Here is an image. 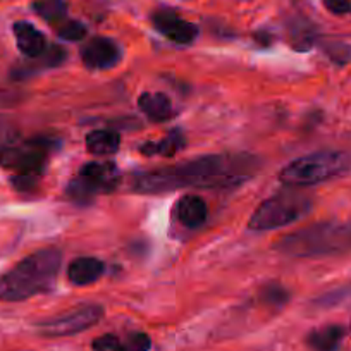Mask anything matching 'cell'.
<instances>
[{"label":"cell","mask_w":351,"mask_h":351,"mask_svg":"<svg viewBox=\"0 0 351 351\" xmlns=\"http://www.w3.org/2000/svg\"><path fill=\"white\" fill-rule=\"evenodd\" d=\"M152 346V341L147 334L136 332L131 334L126 339V343H123V351H148Z\"/></svg>","instance_id":"cell-21"},{"label":"cell","mask_w":351,"mask_h":351,"mask_svg":"<svg viewBox=\"0 0 351 351\" xmlns=\"http://www.w3.org/2000/svg\"><path fill=\"white\" fill-rule=\"evenodd\" d=\"M60 263L62 253L57 248H43L28 255L0 278V300L23 302L52 291Z\"/></svg>","instance_id":"cell-2"},{"label":"cell","mask_w":351,"mask_h":351,"mask_svg":"<svg viewBox=\"0 0 351 351\" xmlns=\"http://www.w3.org/2000/svg\"><path fill=\"white\" fill-rule=\"evenodd\" d=\"M344 336L343 327L339 326H327L322 329H317L310 332L308 346L313 351H337L341 339Z\"/></svg>","instance_id":"cell-17"},{"label":"cell","mask_w":351,"mask_h":351,"mask_svg":"<svg viewBox=\"0 0 351 351\" xmlns=\"http://www.w3.org/2000/svg\"><path fill=\"white\" fill-rule=\"evenodd\" d=\"M208 215L207 204L197 195H186L176 205V217L184 228L197 229L205 224Z\"/></svg>","instance_id":"cell-13"},{"label":"cell","mask_w":351,"mask_h":351,"mask_svg":"<svg viewBox=\"0 0 351 351\" xmlns=\"http://www.w3.org/2000/svg\"><path fill=\"white\" fill-rule=\"evenodd\" d=\"M121 183V171L112 162H88L67 184L66 193L74 204L88 205L95 197L110 193Z\"/></svg>","instance_id":"cell-7"},{"label":"cell","mask_w":351,"mask_h":351,"mask_svg":"<svg viewBox=\"0 0 351 351\" xmlns=\"http://www.w3.org/2000/svg\"><path fill=\"white\" fill-rule=\"evenodd\" d=\"M104 317V308L100 305H83L69 310L59 317L45 320L38 324V329L43 336L60 337L73 336V334L83 332L95 324L100 322Z\"/></svg>","instance_id":"cell-8"},{"label":"cell","mask_w":351,"mask_h":351,"mask_svg":"<svg viewBox=\"0 0 351 351\" xmlns=\"http://www.w3.org/2000/svg\"><path fill=\"white\" fill-rule=\"evenodd\" d=\"M52 148L53 141L47 138L23 141L16 136H5L0 140V165L14 172L11 181L16 190L32 191L38 186Z\"/></svg>","instance_id":"cell-3"},{"label":"cell","mask_w":351,"mask_h":351,"mask_svg":"<svg viewBox=\"0 0 351 351\" xmlns=\"http://www.w3.org/2000/svg\"><path fill=\"white\" fill-rule=\"evenodd\" d=\"M351 167V157L343 152H315L295 158L279 174L282 184L291 188L313 186L344 174Z\"/></svg>","instance_id":"cell-5"},{"label":"cell","mask_w":351,"mask_h":351,"mask_svg":"<svg viewBox=\"0 0 351 351\" xmlns=\"http://www.w3.org/2000/svg\"><path fill=\"white\" fill-rule=\"evenodd\" d=\"M324 5L332 14H351V0H324Z\"/></svg>","instance_id":"cell-23"},{"label":"cell","mask_w":351,"mask_h":351,"mask_svg":"<svg viewBox=\"0 0 351 351\" xmlns=\"http://www.w3.org/2000/svg\"><path fill=\"white\" fill-rule=\"evenodd\" d=\"M291 188V186H289ZM313 208V197L300 190H285L267 198L258 205L250 217L248 228L253 231H269L293 224L310 214Z\"/></svg>","instance_id":"cell-6"},{"label":"cell","mask_w":351,"mask_h":351,"mask_svg":"<svg viewBox=\"0 0 351 351\" xmlns=\"http://www.w3.org/2000/svg\"><path fill=\"white\" fill-rule=\"evenodd\" d=\"M106 272V263L95 256H80L67 265V279L74 286H88L99 281Z\"/></svg>","instance_id":"cell-11"},{"label":"cell","mask_w":351,"mask_h":351,"mask_svg":"<svg viewBox=\"0 0 351 351\" xmlns=\"http://www.w3.org/2000/svg\"><path fill=\"white\" fill-rule=\"evenodd\" d=\"M33 9L40 18L49 23L62 21L67 14L66 0H36Z\"/></svg>","instance_id":"cell-18"},{"label":"cell","mask_w":351,"mask_h":351,"mask_svg":"<svg viewBox=\"0 0 351 351\" xmlns=\"http://www.w3.org/2000/svg\"><path fill=\"white\" fill-rule=\"evenodd\" d=\"M186 147V138L183 131L172 130L169 131L167 136L158 141H147L140 147V152L147 157H172L178 152Z\"/></svg>","instance_id":"cell-15"},{"label":"cell","mask_w":351,"mask_h":351,"mask_svg":"<svg viewBox=\"0 0 351 351\" xmlns=\"http://www.w3.org/2000/svg\"><path fill=\"white\" fill-rule=\"evenodd\" d=\"M289 300V291L281 285H267L260 291V302L271 306H282Z\"/></svg>","instance_id":"cell-19"},{"label":"cell","mask_w":351,"mask_h":351,"mask_svg":"<svg viewBox=\"0 0 351 351\" xmlns=\"http://www.w3.org/2000/svg\"><path fill=\"white\" fill-rule=\"evenodd\" d=\"M138 107L148 119L155 121V123L167 121L174 116V107H172L171 99L160 92H147L140 95Z\"/></svg>","instance_id":"cell-14"},{"label":"cell","mask_w":351,"mask_h":351,"mask_svg":"<svg viewBox=\"0 0 351 351\" xmlns=\"http://www.w3.org/2000/svg\"><path fill=\"white\" fill-rule=\"evenodd\" d=\"M57 35L62 40H69V42H80L86 36V26L80 21H66L64 25L59 26Z\"/></svg>","instance_id":"cell-20"},{"label":"cell","mask_w":351,"mask_h":351,"mask_svg":"<svg viewBox=\"0 0 351 351\" xmlns=\"http://www.w3.org/2000/svg\"><path fill=\"white\" fill-rule=\"evenodd\" d=\"M121 56H123L121 47L106 36L92 38L81 49V60L88 69L93 71L110 69L119 62Z\"/></svg>","instance_id":"cell-9"},{"label":"cell","mask_w":351,"mask_h":351,"mask_svg":"<svg viewBox=\"0 0 351 351\" xmlns=\"http://www.w3.org/2000/svg\"><path fill=\"white\" fill-rule=\"evenodd\" d=\"M260 169V158L250 154H217L184 160L181 164L145 169L131 176L136 193H167L180 188L228 190L241 186Z\"/></svg>","instance_id":"cell-1"},{"label":"cell","mask_w":351,"mask_h":351,"mask_svg":"<svg viewBox=\"0 0 351 351\" xmlns=\"http://www.w3.org/2000/svg\"><path fill=\"white\" fill-rule=\"evenodd\" d=\"M121 136L114 131L99 130L86 134V148L93 155H112L119 150Z\"/></svg>","instance_id":"cell-16"},{"label":"cell","mask_w":351,"mask_h":351,"mask_svg":"<svg viewBox=\"0 0 351 351\" xmlns=\"http://www.w3.org/2000/svg\"><path fill=\"white\" fill-rule=\"evenodd\" d=\"M152 23L162 35L167 36L172 42L181 43V45H188L198 35V28L193 23L184 21L178 12L171 11V9H162V11L155 12L152 16Z\"/></svg>","instance_id":"cell-10"},{"label":"cell","mask_w":351,"mask_h":351,"mask_svg":"<svg viewBox=\"0 0 351 351\" xmlns=\"http://www.w3.org/2000/svg\"><path fill=\"white\" fill-rule=\"evenodd\" d=\"M12 32H14L18 49L21 50L26 57H29V59H38V57L47 50L45 35H43L42 32H38L33 25H29V23H16Z\"/></svg>","instance_id":"cell-12"},{"label":"cell","mask_w":351,"mask_h":351,"mask_svg":"<svg viewBox=\"0 0 351 351\" xmlns=\"http://www.w3.org/2000/svg\"><path fill=\"white\" fill-rule=\"evenodd\" d=\"M289 256L336 255L351 250V222H322L293 234L282 236L274 245Z\"/></svg>","instance_id":"cell-4"},{"label":"cell","mask_w":351,"mask_h":351,"mask_svg":"<svg viewBox=\"0 0 351 351\" xmlns=\"http://www.w3.org/2000/svg\"><path fill=\"white\" fill-rule=\"evenodd\" d=\"M93 351H123V343L112 334H106L93 341Z\"/></svg>","instance_id":"cell-22"}]
</instances>
